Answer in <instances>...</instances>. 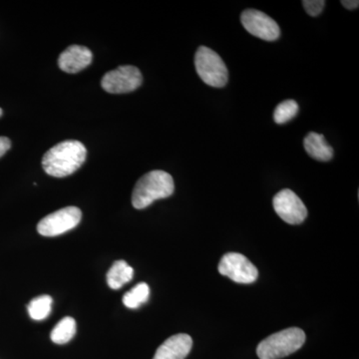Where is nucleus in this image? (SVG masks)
Returning a JSON list of instances; mask_svg holds the SVG:
<instances>
[{"label": "nucleus", "instance_id": "obj_11", "mask_svg": "<svg viewBox=\"0 0 359 359\" xmlns=\"http://www.w3.org/2000/svg\"><path fill=\"white\" fill-rule=\"evenodd\" d=\"M192 346L193 339L190 335H173L157 349L153 359H185Z\"/></svg>", "mask_w": 359, "mask_h": 359}, {"label": "nucleus", "instance_id": "obj_5", "mask_svg": "<svg viewBox=\"0 0 359 359\" xmlns=\"http://www.w3.org/2000/svg\"><path fill=\"white\" fill-rule=\"evenodd\" d=\"M81 219L79 208H63L42 219L37 224V231L43 237H56L76 228Z\"/></svg>", "mask_w": 359, "mask_h": 359}, {"label": "nucleus", "instance_id": "obj_3", "mask_svg": "<svg viewBox=\"0 0 359 359\" xmlns=\"http://www.w3.org/2000/svg\"><path fill=\"white\" fill-rule=\"evenodd\" d=\"M306 341V334L301 328L290 327L271 334L257 346L259 359H280L299 351Z\"/></svg>", "mask_w": 359, "mask_h": 359}, {"label": "nucleus", "instance_id": "obj_13", "mask_svg": "<svg viewBox=\"0 0 359 359\" xmlns=\"http://www.w3.org/2000/svg\"><path fill=\"white\" fill-rule=\"evenodd\" d=\"M133 276L134 269L126 262H115L107 273L108 285L112 290L121 289L123 285L131 282Z\"/></svg>", "mask_w": 359, "mask_h": 359}, {"label": "nucleus", "instance_id": "obj_1", "mask_svg": "<svg viewBox=\"0 0 359 359\" xmlns=\"http://www.w3.org/2000/svg\"><path fill=\"white\" fill-rule=\"evenodd\" d=\"M86 156V148L81 142L63 141L45 153L42 167L50 176L65 178L75 173L84 164Z\"/></svg>", "mask_w": 359, "mask_h": 359}, {"label": "nucleus", "instance_id": "obj_17", "mask_svg": "<svg viewBox=\"0 0 359 359\" xmlns=\"http://www.w3.org/2000/svg\"><path fill=\"white\" fill-rule=\"evenodd\" d=\"M299 104L294 100H285L276 106L273 112V120L276 124H285L299 113Z\"/></svg>", "mask_w": 359, "mask_h": 359}, {"label": "nucleus", "instance_id": "obj_20", "mask_svg": "<svg viewBox=\"0 0 359 359\" xmlns=\"http://www.w3.org/2000/svg\"><path fill=\"white\" fill-rule=\"evenodd\" d=\"M340 4L349 11H353V9L358 8L359 6L358 0H341Z\"/></svg>", "mask_w": 359, "mask_h": 359}, {"label": "nucleus", "instance_id": "obj_12", "mask_svg": "<svg viewBox=\"0 0 359 359\" xmlns=\"http://www.w3.org/2000/svg\"><path fill=\"white\" fill-rule=\"evenodd\" d=\"M304 150L313 159L320 162H328L334 157V149L328 145L325 136L311 132L304 141Z\"/></svg>", "mask_w": 359, "mask_h": 359}, {"label": "nucleus", "instance_id": "obj_9", "mask_svg": "<svg viewBox=\"0 0 359 359\" xmlns=\"http://www.w3.org/2000/svg\"><path fill=\"white\" fill-rule=\"evenodd\" d=\"M273 209L280 218L290 224H302L308 217V210L299 196L289 189L276 194L273 200Z\"/></svg>", "mask_w": 359, "mask_h": 359}, {"label": "nucleus", "instance_id": "obj_21", "mask_svg": "<svg viewBox=\"0 0 359 359\" xmlns=\"http://www.w3.org/2000/svg\"><path fill=\"white\" fill-rule=\"evenodd\" d=\"M1 115H2V110H1V108H0V117H1Z\"/></svg>", "mask_w": 359, "mask_h": 359}, {"label": "nucleus", "instance_id": "obj_16", "mask_svg": "<svg viewBox=\"0 0 359 359\" xmlns=\"http://www.w3.org/2000/svg\"><path fill=\"white\" fill-rule=\"evenodd\" d=\"M52 297L50 295H40L33 299L28 304V313L34 320H43L51 313Z\"/></svg>", "mask_w": 359, "mask_h": 359}, {"label": "nucleus", "instance_id": "obj_2", "mask_svg": "<svg viewBox=\"0 0 359 359\" xmlns=\"http://www.w3.org/2000/svg\"><path fill=\"white\" fill-rule=\"evenodd\" d=\"M174 190V180L171 175L161 170L149 172L135 185L132 205L135 209H145L155 201L166 199L173 195Z\"/></svg>", "mask_w": 359, "mask_h": 359}, {"label": "nucleus", "instance_id": "obj_6", "mask_svg": "<svg viewBox=\"0 0 359 359\" xmlns=\"http://www.w3.org/2000/svg\"><path fill=\"white\" fill-rule=\"evenodd\" d=\"M219 273L228 276L238 283L249 285L256 282L259 271L254 264L244 255L238 252H228L222 257L219 264Z\"/></svg>", "mask_w": 359, "mask_h": 359}, {"label": "nucleus", "instance_id": "obj_14", "mask_svg": "<svg viewBox=\"0 0 359 359\" xmlns=\"http://www.w3.org/2000/svg\"><path fill=\"white\" fill-rule=\"evenodd\" d=\"M76 334V321L70 316L62 318L51 332V340L56 344L69 342Z\"/></svg>", "mask_w": 359, "mask_h": 359}, {"label": "nucleus", "instance_id": "obj_19", "mask_svg": "<svg viewBox=\"0 0 359 359\" xmlns=\"http://www.w3.org/2000/svg\"><path fill=\"white\" fill-rule=\"evenodd\" d=\"M11 147V142L6 137H0V158Z\"/></svg>", "mask_w": 359, "mask_h": 359}, {"label": "nucleus", "instance_id": "obj_4", "mask_svg": "<svg viewBox=\"0 0 359 359\" xmlns=\"http://www.w3.org/2000/svg\"><path fill=\"white\" fill-rule=\"evenodd\" d=\"M195 67L204 83L215 88L226 86L229 71L223 59L209 47L201 46L195 55Z\"/></svg>", "mask_w": 359, "mask_h": 359}, {"label": "nucleus", "instance_id": "obj_7", "mask_svg": "<svg viewBox=\"0 0 359 359\" xmlns=\"http://www.w3.org/2000/svg\"><path fill=\"white\" fill-rule=\"evenodd\" d=\"M143 82L141 71L135 66H120L117 69L106 73L101 85L111 94H123L138 89Z\"/></svg>", "mask_w": 359, "mask_h": 359}, {"label": "nucleus", "instance_id": "obj_8", "mask_svg": "<svg viewBox=\"0 0 359 359\" xmlns=\"http://www.w3.org/2000/svg\"><path fill=\"white\" fill-rule=\"evenodd\" d=\"M241 22L248 32L266 41H275L280 35V26L268 14L247 9L241 15Z\"/></svg>", "mask_w": 359, "mask_h": 359}, {"label": "nucleus", "instance_id": "obj_10", "mask_svg": "<svg viewBox=\"0 0 359 359\" xmlns=\"http://www.w3.org/2000/svg\"><path fill=\"white\" fill-rule=\"evenodd\" d=\"M92 52L87 47L81 45H71L60 54L58 65L65 72L78 73L91 65Z\"/></svg>", "mask_w": 359, "mask_h": 359}, {"label": "nucleus", "instance_id": "obj_15", "mask_svg": "<svg viewBox=\"0 0 359 359\" xmlns=\"http://www.w3.org/2000/svg\"><path fill=\"white\" fill-rule=\"evenodd\" d=\"M150 297V287L147 283H140L129 290L123 297V304L128 309H138L142 304L147 302Z\"/></svg>", "mask_w": 359, "mask_h": 359}, {"label": "nucleus", "instance_id": "obj_18", "mask_svg": "<svg viewBox=\"0 0 359 359\" xmlns=\"http://www.w3.org/2000/svg\"><path fill=\"white\" fill-rule=\"evenodd\" d=\"M302 4H304L306 13L313 16V18H316V16L320 15L323 13L325 1V0H304Z\"/></svg>", "mask_w": 359, "mask_h": 359}]
</instances>
